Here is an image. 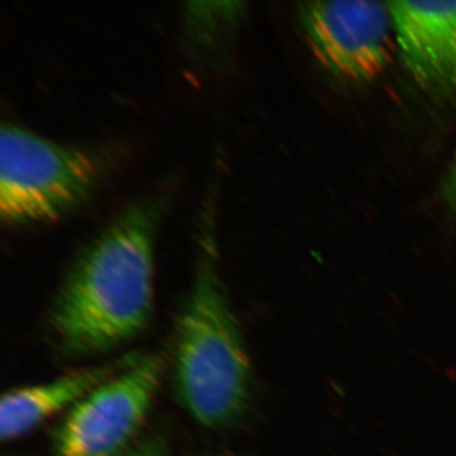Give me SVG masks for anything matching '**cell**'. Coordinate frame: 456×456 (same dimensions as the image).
<instances>
[{"mask_svg": "<svg viewBox=\"0 0 456 456\" xmlns=\"http://www.w3.org/2000/svg\"><path fill=\"white\" fill-rule=\"evenodd\" d=\"M163 196L126 207L77 255L53 299L50 326L68 358L106 353L136 338L154 308V248Z\"/></svg>", "mask_w": 456, "mask_h": 456, "instance_id": "cell-1", "label": "cell"}, {"mask_svg": "<svg viewBox=\"0 0 456 456\" xmlns=\"http://www.w3.org/2000/svg\"><path fill=\"white\" fill-rule=\"evenodd\" d=\"M209 202L193 281L174 336V389L203 428H224L245 415L253 398V368L218 261L215 211Z\"/></svg>", "mask_w": 456, "mask_h": 456, "instance_id": "cell-2", "label": "cell"}, {"mask_svg": "<svg viewBox=\"0 0 456 456\" xmlns=\"http://www.w3.org/2000/svg\"><path fill=\"white\" fill-rule=\"evenodd\" d=\"M101 160L80 147L62 145L31 130L0 128V220L9 227L60 220L94 193Z\"/></svg>", "mask_w": 456, "mask_h": 456, "instance_id": "cell-3", "label": "cell"}, {"mask_svg": "<svg viewBox=\"0 0 456 456\" xmlns=\"http://www.w3.org/2000/svg\"><path fill=\"white\" fill-rule=\"evenodd\" d=\"M164 373L160 356H141L62 417L53 456H119L137 440Z\"/></svg>", "mask_w": 456, "mask_h": 456, "instance_id": "cell-4", "label": "cell"}, {"mask_svg": "<svg viewBox=\"0 0 456 456\" xmlns=\"http://www.w3.org/2000/svg\"><path fill=\"white\" fill-rule=\"evenodd\" d=\"M299 17L318 61L340 79L370 82L388 65L395 33L388 3H302Z\"/></svg>", "mask_w": 456, "mask_h": 456, "instance_id": "cell-5", "label": "cell"}, {"mask_svg": "<svg viewBox=\"0 0 456 456\" xmlns=\"http://www.w3.org/2000/svg\"><path fill=\"white\" fill-rule=\"evenodd\" d=\"M399 55L417 86L456 95V2H388Z\"/></svg>", "mask_w": 456, "mask_h": 456, "instance_id": "cell-6", "label": "cell"}, {"mask_svg": "<svg viewBox=\"0 0 456 456\" xmlns=\"http://www.w3.org/2000/svg\"><path fill=\"white\" fill-rule=\"evenodd\" d=\"M140 358L125 356L101 367L79 369L49 382L18 387L3 393L0 439L3 443L20 439L51 417L69 412L86 395Z\"/></svg>", "mask_w": 456, "mask_h": 456, "instance_id": "cell-7", "label": "cell"}, {"mask_svg": "<svg viewBox=\"0 0 456 456\" xmlns=\"http://www.w3.org/2000/svg\"><path fill=\"white\" fill-rule=\"evenodd\" d=\"M244 2H189L183 9L185 35L197 46L216 47L232 36L245 13Z\"/></svg>", "mask_w": 456, "mask_h": 456, "instance_id": "cell-8", "label": "cell"}, {"mask_svg": "<svg viewBox=\"0 0 456 456\" xmlns=\"http://www.w3.org/2000/svg\"><path fill=\"white\" fill-rule=\"evenodd\" d=\"M119 456H167V441L161 435H149L137 440Z\"/></svg>", "mask_w": 456, "mask_h": 456, "instance_id": "cell-9", "label": "cell"}, {"mask_svg": "<svg viewBox=\"0 0 456 456\" xmlns=\"http://www.w3.org/2000/svg\"><path fill=\"white\" fill-rule=\"evenodd\" d=\"M441 197L449 209L456 212V151L441 185Z\"/></svg>", "mask_w": 456, "mask_h": 456, "instance_id": "cell-10", "label": "cell"}]
</instances>
